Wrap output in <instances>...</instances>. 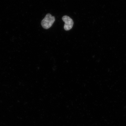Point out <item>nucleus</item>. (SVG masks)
<instances>
[{
	"instance_id": "f03ea898",
	"label": "nucleus",
	"mask_w": 126,
	"mask_h": 126,
	"mask_svg": "<svg viewBox=\"0 0 126 126\" xmlns=\"http://www.w3.org/2000/svg\"><path fill=\"white\" fill-rule=\"evenodd\" d=\"M62 19L65 23L64 26V29L65 31H69L71 30L74 24V22L72 19L68 16H63Z\"/></svg>"
},
{
	"instance_id": "f257e3e1",
	"label": "nucleus",
	"mask_w": 126,
	"mask_h": 126,
	"mask_svg": "<svg viewBox=\"0 0 126 126\" xmlns=\"http://www.w3.org/2000/svg\"><path fill=\"white\" fill-rule=\"evenodd\" d=\"M55 21L54 16H52L50 14H47L41 21V25L44 29H48L52 26Z\"/></svg>"
}]
</instances>
